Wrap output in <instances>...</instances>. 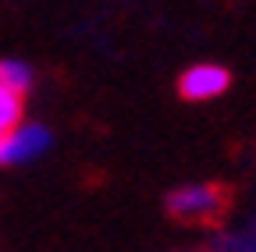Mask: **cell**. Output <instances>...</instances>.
<instances>
[{"label":"cell","instance_id":"cell-3","mask_svg":"<svg viewBox=\"0 0 256 252\" xmlns=\"http://www.w3.org/2000/svg\"><path fill=\"white\" fill-rule=\"evenodd\" d=\"M232 85V75L228 68L220 64H192L182 78H178V92L192 103H206V100H217L220 92H228Z\"/></svg>","mask_w":256,"mask_h":252},{"label":"cell","instance_id":"cell-4","mask_svg":"<svg viewBox=\"0 0 256 252\" xmlns=\"http://www.w3.org/2000/svg\"><path fill=\"white\" fill-rule=\"evenodd\" d=\"M32 82H36V71H32L25 60H14V57H4V60H0V85H8L11 92L25 96V92L32 89Z\"/></svg>","mask_w":256,"mask_h":252},{"label":"cell","instance_id":"cell-2","mask_svg":"<svg viewBox=\"0 0 256 252\" xmlns=\"http://www.w3.org/2000/svg\"><path fill=\"white\" fill-rule=\"evenodd\" d=\"M224 206V196L217 185H182L168 196V210L182 220H210Z\"/></svg>","mask_w":256,"mask_h":252},{"label":"cell","instance_id":"cell-1","mask_svg":"<svg viewBox=\"0 0 256 252\" xmlns=\"http://www.w3.org/2000/svg\"><path fill=\"white\" fill-rule=\"evenodd\" d=\"M50 149V132L43 124H18L14 132L0 135V167H18V164H28L43 156Z\"/></svg>","mask_w":256,"mask_h":252},{"label":"cell","instance_id":"cell-5","mask_svg":"<svg viewBox=\"0 0 256 252\" xmlns=\"http://www.w3.org/2000/svg\"><path fill=\"white\" fill-rule=\"evenodd\" d=\"M22 121H25V96L11 92L8 85H0V135L14 132Z\"/></svg>","mask_w":256,"mask_h":252}]
</instances>
